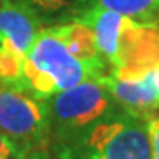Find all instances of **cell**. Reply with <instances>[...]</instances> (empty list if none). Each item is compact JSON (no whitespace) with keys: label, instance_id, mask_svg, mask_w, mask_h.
Here are the masks:
<instances>
[{"label":"cell","instance_id":"1","mask_svg":"<svg viewBox=\"0 0 159 159\" xmlns=\"http://www.w3.org/2000/svg\"><path fill=\"white\" fill-rule=\"evenodd\" d=\"M50 125L49 146L57 159H80L86 132L117 104L101 78L86 80L46 99Z\"/></svg>","mask_w":159,"mask_h":159},{"label":"cell","instance_id":"2","mask_svg":"<svg viewBox=\"0 0 159 159\" xmlns=\"http://www.w3.org/2000/svg\"><path fill=\"white\" fill-rule=\"evenodd\" d=\"M25 81L39 99H49L86 80L102 78L68 50L52 28H42L25 60Z\"/></svg>","mask_w":159,"mask_h":159},{"label":"cell","instance_id":"3","mask_svg":"<svg viewBox=\"0 0 159 159\" xmlns=\"http://www.w3.org/2000/svg\"><path fill=\"white\" fill-rule=\"evenodd\" d=\"M0 133L18 151L47 149L50 138L46 99L36 98L26 84L0 83Z\"/></svg>","mask_w":159,"mask_h":159},{"label":"cell","instance_id":"4","mask_svg":"<svg viewBox=\"0 0 159 159\" xmlns=\"http://www.w3.org/2000/svg\"><path fill=\"white\" fill-rule=\"evenodd\" d=\"M117 109L86 132L80 159H151L148 122Z\"/></svg>","mask_w":159,"mask_h":159},{"label":"cell","instance_id":"5","mask_svg":"<svg viewBox=\"0 0 159 159\" xmlns=\"http://www.w3.org/2000/svg\"><path fill=\"white\" fill-rule=\"evenodd\" d=\"M159 67V28L130 21L122 31L117 50L109 63L112 76L140 80L156 73Z\"/></svg>","mask_w":159,"mask_h":159},{"label":"cell","instance_id":"6","mask_svg":"<svg viewBox=\"0 0 159 159\" xmlns=\"http://www.w3.org/2000/svg\"><path fill=\"white\" fill-rule=\"evenodd\" d=\"M119 109L144 122L159 115V94L154 73L140 80H122L112 75L101 78Z\"/></svg>","mask_w":159,"mask_h":159},{"label":"cell","instance_id":"7","mask_svg":"<svg viewBox=\"0 0 159 159\" xmlns=\"http://www.w3.org/2000/svg\"><path fill=\"white\" fill-rule=\"evenodd\" d=\"M41 20L21 0H0V44L26 57L42 31Z\"/></svg>","mask_w":159,"mask_h":159},{"label":"cell","instance_id":"8","mask_svg":"<svg viewBox=\"0 0 159 159\" xmlns=\"http://www.w3.org/2000/svg\"><path fill=\"white\" fill-rule=\"evenodd\" d=\"M54 30L76 59L88 63L102 76L109 75L107 73L109 67L101 54L96 42V36L89 26H86L81 21H70V23L63 25H55Z\"/></svg>","mask_w":159,"mask_h":159},{"label":"cell","instance_id":"9","mask_svg":"<svg viewBox=\"0 0 159 159\" xmlns=\"http://www.w3.org/2000/svg\"><path fill=\"white\" fill-rule=\"evenodd\" d=\"M88 8L111 10L140 25L159 28V0H78L73 11Z\"/></svg>","mask_w":159,"mask_h":159},{"label":"cell","instance_id":"10","mask_svg":"<svg viewBox=\"0 0 159 159\" xmlns=\"http://www.w3.org/2000/svg\"><path fill=\"white\" fill-rule=\"evenodd\" d=\"M25 60L20 52L8 46L0 44V83L3 84H26ZM28 86V84H26Z\"/></svg>","mask_w":159,"mask_h":159},{"label":"cell","instance_id":"11","mask_svg":"<svg viewBox=\"0 0 159 159\" xmlns=\"http://www.w3.org/2000/svg\"><path fill=\"white\" fill-rule=\"evenodd\" d=\"M21 2L31 7L41 18H44V16H54L57 13L70 8L78 0H21Z\"/></svg>","mask_w":159,"mask_h":159},{"label":"cell","instance_id":"12","mask_svg":"<svg viewBox=\"0 0 159 159\" xmlns=\"http://www.w3.org/2000/svg\"><path fill=\"white\" fill-rule=\"evenodd\" d=\"M148 132L151 141V159H159V115L148 120Z\"/></svg>","mask_w":159,"mask_h":159},{"label":"cell","instance_id":"13","mask_svg":"<svg viewBox=\"0 0 159 159\" xmlns=\"http://www.w3.org/2000/svg\"><path fill=\"white\" fill-rule=\"evenodd\" d=\"M0 159H18V151L5 135L0 133Z\"/></svg>","mask_w":159,"mask_h":159},{"label":"cell","instance_id":"14","mask_svg":"<svg viewBox=\"0 0 159 159\" xmlns=\"http://www.w3.org/2000/svg\"><path fill=\"white\" fill-rule=\"evenodd\" d=\"M18 159H52L49 156L47 149H30L18 154Z\"/></svg>","mask_w":159,"mask_h":159},{"label":"cell","instance_id":"15","mask_svg":"<svg viewBox=\"0 0 159 159\" xmlns=\"http://www.w3.org/2000/svg\"><path fill=\"white\" fill-rule=\"evenodd\" d=\"M154 83H156V89H157V94H159V67L154 73Z\"/></svg>","mask_w":159,"mask_h":159}]
</instances>
